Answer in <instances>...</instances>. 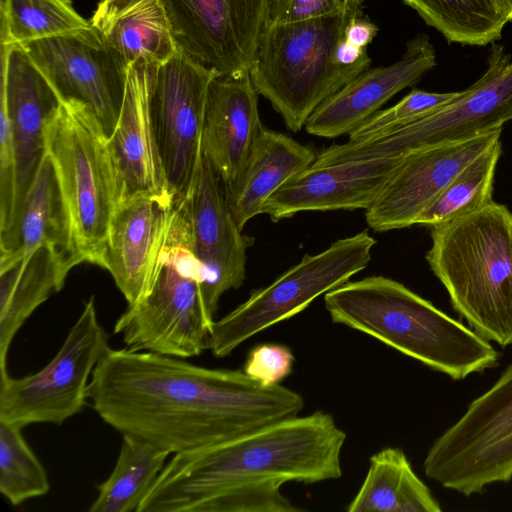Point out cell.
<instances>
[{
	"label": "cell",
	"instance_id": "obj_1",
	"mask_svg": "<svg viewBox=\"0 0 512 512\" xmlns=\"http://www.w3.org/2000/svg\"><path fill=\"white\" fill-rule=\"evenodd\" d=\"M88 398L122 435L170 454L230 441L298 416L305 405L299 393L264 386L241 370L110 347L93 370Z\"/></svg>",
	"mask_w": 512,
	"mask_h": 512
},
{
	"label": "cell",
	"instance_id": "obj_2",
	"mask_svg": "<svg viewBox=\"0 0 512 512\" xmlns=\"http://www.w3.org/2000/svg\"><path fill=\"white\" fill-rule=\"evenodd\" d=\"M345 440L333 415L318 410L230 441L176 453L137 512H205L215 497L242 485L338 479Z\"/></svg>",
	"mask_w": 512,
	"mask_h": 512
},
{
	"label": "cell",
	"instance_id": "obj_3",
	"mask_svg": "<svg viewBox=\"0 0 512 512\" xmlns=\"http://www.w3.org/2000/svg\"><path fill=\"white\" fill-rule=\"evenodd\" d=\"M334 323L365 333L454 380L498 365L488 340L402 283L384 276L348 281L324 295Z\"/></svg>",
	"mask_w": 512,
	"mask_h": 512
},
{
	"label": "cell",
	"instance_id": "obj_4",
	"mask_svg": "<svg viewBox=\"0 0 512 512\" xmlns=\"http://www.w3.org/2000/svg\"><path fill=\"white\" fill-rule=\"evenodd\" d=\"M426 260L451 305L484 339L512 345V213L493 200L430 226Z\"/></svg>",
	"mask_w": 512,
	"mask_h": 512
},
{
	"label": "cell",
	"instance_id": "obj_5",
	"mask_svg": "<svg viewBox=\"0 0 512 512\" xmlns=\"http://www.w3.org/2000/svg\"><path fill=\"white\" fill-rule=\"evenodd\" d=\"M351 18L344 11L292 23L267 20L249 74L290 131L304 128L321 103L370 67L368 55L353 65L335 59Z\"/></svg>",
	"mask_w": 512,
	"mask_h": 512
},
{
	"label": "cell",
	"instance_id": "obj_6",
	"mask_svg": "<svg viewBox=\"0 0 512 512\" xmlns=\"http://www.w3.org/2000/svg\"><path fill=\"white\" fill-rule=\"evenodd\" d=\"M214 317L201 291L200 266L191 249L187 203L177 210L164 261L150 292L128 305L114 325L126 348L176 358L210 349Z\"/></svg>",
	"mask_w": 512,
	"mask_h": 512
},
{
	"label": "cell",
	"instance_id": "obj_7",
	"mask_svg": "<svg viewBox=\"0 0 512 512\" xmlns=\"http://www.w3.org/2000/svg\"><path fill=\"white\" fill-rule=\"evenodd\" d=\"M47 153L68 208L76 251L99 266L118 205L107 139L87 113L61 103L46 125Z\"/></svg>",
	"mask_w": 512,
	"mask_h": 512
},
{
	"label": "cell",
	"instance_id": "obj_8",
	"mask_svg": "<svg viewBox=\"0 0 512 512\" xmlns=\"http://www.w3.org/2000/svg\"><path fill=\"white\" fill-rule=\"evenodd\" d=\"M487 64L477 81L437 111L385 135L332 145L317 154L313 165L393 157L503 128L512 120V57L494 42Z\"/></svg>",
	"mask_w": 512,
	"mask_h": 512
},
{
	"label": "cell",
	"instance_id": "obj_9",
	"mask_svg": "<svg viewBox=\"0 0 512 512\" xmlns=\"http://www.w3.org/2000/svg\"><path fill=\"white\" fill-rule=\"evenodd\" d=\"M376 240L367 230L339 239L327 249L304 255L269 285L218 321H214L210 350L230 355L243 342L307 308L316 298L348 282L372 258Z\"/></svg>",
	"mask_w": 512,
	"mask_h": 512
},
{
	"label": "cell",
	"instance_id": "obj_10",
	"mask_svg": "<svg viewBox=\"0 0 512 512\" xmlns=\"http://www.w3.org/2000/svg\"><path fill=\"white\" fill-rule=\"evenodd\" d=\"M423 469L428 478L465 496L512 479V363L434 441Z\"/></svg>",
	"mask_w": 512,
	"mask_h": 512
},
{
	"label": "cell",
	"instance_id": "obj_11",
	"mask_svg": "<svg viewBox=\"0 0 512 512\" xmlns=\"http://www.w3.org/2000/svg\"><path fill=\"white\" fill-rule=\"evenodd\" d=\"M108 348L92 296L45 367L17 379L8 372L0 374V421L20 428L35 423L61 425L80 413L93 370Z\"/></svg>",
	"mask_w": 512,
	"mask_h": 512
},
{
	"label": "cell",
	"instance_id": "obj_12",
	"mask_svg": "<svg viewBox=\"0 0 512 512\" xmlns=\"http://www.w3.org/2000/svg\"><path fill=\"white\" fill-rule=\"evenodd\" d=\"M21 45L61 103L90 115L108 140L121 114L129 64L92 26Z\"/></svg>",
	"mask_w": 512,
	"mask_h": 512
},
{
	"label": "cell",
	"instance_id": "obj_13",
	"mask_svg": "<svg viewBox=\"0 0 512 512\" xmlns=\"http://www.w3.org/2000/svg\"><path fill=\"white\" fill-rule=\"evenodd\" d=\"M218 76L178 48L152 66L151 123L170 191L187 198L202 163V133L208 91Z\"/></svg>",
	"mask_w": 512,
	"mask_h": 512
},
{
	"label": "cell",
	"instance_id": "obj_14",
	"mask_svg": "<svg viewBox=\"0 0 512 512\" xmlns=\"http://www.w3.org/2000/svg\"><path fill=\"white\" fill-rule=\"evenodd\" d=\"M177 47L218 76L249 73L269 0H161Z\"/></svg>",
	"mask_w": 512,
	"mask_h": 512
},
{
	"label": "cell",
	"instance_id": "obj_15",
	"mask_svg": "<svg viewBox=\"0 0 512 512\" xmlns=\"http://www.w3.org/2000/svg\"><path fill=\"white\" fill-rule=\"evenodd\" d=\"M182 200L173 194L147 195L117 205L99 266L109 271L128 305L150 292Z\"/></svg>",
	"mask_w": 512,
	"mask_h": 512
},
{
	"label": "cell",
	"instance_id": "obj_16",
	"mask_svg": "<svg viewBox=\"0 0 512 512\" xmlns=\"http://www.w3.org/2000/svg\"><path fill=\"white\" fill-rule=\"evenodd\" d=\"M220 178L203 157L187 200L191 249L201 272V291L214 317L221 296L240 288L246 277L247 249L254 239L242 233L220 188Z\"/></svg>",
	"mask_w": 512,
	"mask_h": 512
},
{
	"label": "cell",
	"instance_id": "obj_17",
	"mask_svg": "<svg viewBox=\"0 0 512 512\" xmlns=\"http://www.w3.org/2000/svg\"><path fill=\"white\" fill-rule=\"evenodd\" d=\"M1 106L9 116L17 168L16 220L8 242L0 246L8 255L26 196L47 154L46 125L61 101L21 44L1 43Z\"/></svg>",
	"mask_w": 512,
	"mask_h": 512
},
{
	"label": "cell",
	"instance_id": "obj_18",
	"mask_svg": "<svg viewBox=\"0 0 512 512\" xmlns=\"http://www.w3.org/2000/svg\"><path fill=\"white\" fill-rule=\"evenodd\" d=\"M502 130L403 154L377 199L365 210L367 225L376 232L415 225L419 214L457 174L500 140Z\"/></svg>",
	"mask_w": 512,
	"mask_h": 512
},
{
	"label": "cell",
	"instance_id": "obj_19",
	"mask_svg": "<svg viewBox=\"0 0 512 512\" xmlns=\"http://www.w3.org/2000/svg\"><path fill=\"white\" fill-rule=\"evenodd\" d=\"M403 154L325 166H310L282 185L263 214L273 222L304 211L367 210L377 199Z\"/></svg>",
	"mask_w": 512,
	"mask_h": 512
},
{
	"label": "cell",
	"instance_id": "obj_20",
	"mask_svg": "<svg viewBox=\"0 0 512 512\" xmlns=\"http://www.w3.org/2000/svg\"><path fill=\"white\" fill-rule=\"evenodd\" d=\"M436 65L428 35L409 40L399 60L368 68L321 103L305 124L307 133L324 138L351 134L395 94L417 83Z\"/></svg>",
	"mask_w": 512,
	"mask_h": 512
},
{
	"label": "cell",
	"instance_id": "obj_21",
	"mask_svg": "<svg viewBox=\"0 0 512 512\" xmlns=\"http://www.w3.org/2000/svg\"><path fill=\"white\" fill-rule=\"evenodd\" d=\"M152 66L143 62L129 66L121 114L107 140L118 204L140 196L173 194L167 184L150 118Z\"/></svg>",
	"mask_w": 512,
	"mask_h": 512
},
{
	"label": "cell",
	"instance_id": "obj_22",
	"mask_svg": "<svg viewBox=\"0 0 512 512\" xmlns=\"http://www.w3.org/2000/svg\"><path fill=\"white\" fill-rule=\"evenodd\" d=\"M261 127L258 92L250 74L216 76L208 91L202 156L224 186L239 176Z\"/></svg>",
	"mask_w": 512,
	"mask_h": 512
},
{
	"label": "cell",
	"instance_id": "obj_23",
	"mask_svg": "<svg viewBox=\"0 0 512 512\" xmlns=\"http://www.w3.org/2000/svg\"><path fill=\"white\" fill-rule=\"evenodd\" d=\"M317 154L290 136L262 125L236 180L224 186L226 205L238 228L263 214L267 200L288 180L309 168Z\"/></svg>",
	"mask_w": 512,
	"mask_h": 512
},
{
	"label": "cell",
	"instance_id": "obj_24",
	"mask_svg": "<svg viewBox=\"0 0 512 512\" xmlns=\"http://www.w3.org/2000/svg\"><path fill=\"white\" fill-rule=\"evenodd\" d=\"M91 26L130 65H160L178 51L161 0H100Z\"/></svg>",
	"mask_w": 512,
	"mask_h": 512
},
{
	"label": "cell",
	"instance_id": "obj_25",
	"mask_svg": "<svg viewBox=\"0 0 512 512\" xmlns=\"http://www.w3.org/2000/svg\"><path fill=\"white\" fill-rule=\"evenodd\" d=\"M40 247L58 254L71 270L82 263L74 244L66 201L54 163L46 154L26 196L11 252L0 265L17 259L27 261Z\"/></svg>",
	"mask_w": 512,
	"mask_h": 512
},
{
	"label": "cell",
	"instance_id": "obj_26",
	"mask_svg": "<svg viewBox=\"0 0 512 512\" xmlns=\"http://www.w3.org/2000/svg\"><path fill=\"white\" fill-rule=\"evenodd\" d=\"M70 269L48 247H40L27 261L0 265V374L6 373L10 345L29 316L52 292L61 290Z\"/></svg>",
	"mask_w": 512,
	"mask_h": 512
},
{
	"label": "cell",
	"instance_id": "obj_27",
	"mask_svg": "<svg viewBox=\"0 0 512 512\" xmlns=\"http://www.w3.org/2000/svg\"><path fill=\"white\" fill-rule=\"evenodd\" d=\"M348 512H440L438 501L416 475L400 448L386 447L369 459L359 491Z\"/></svg>",
	"mask_w": 512,
	"mask_h": 512
},
{
	"label": "cell",
	"instance_id": "obj_28",
	"mask_svg": "<svg viewBox=\"0 0 512 512\" xmlns=\"http://www.w3.org/2000/svg\"><path fill=\"white\" fill-rule=\"evenodd\" d=\"M122 445L110 476L98 485L90 512H132L165 467L169 452L132 435H122Z\"/></svg>",
	"mask_w": 512,
	"mask_h": 512
},
{
	"label": "cell",
	"instance_id": "obj_29",
	"mask_svg": "<svg viewBox=\"0 0 512 512\" xmlns=\"http://www.w3.org/2000/svg\"><path fill=\"white\" fill-rule=\"evenodd\" d=\"M449 43L485 46L508 23L494 0H402Z\"/></svg>",
	"mask_w": 512,
	"mask_h": 512
},
{
	"label": "cell",
	"instance_id": "obj_30",
	"mask_svg": "<svg viewBox=\"0 0 512 512\" xmlns=\"http://www.w3.org/2000/svg\"><path fill=\"white\" fill-rule=\"evenodd\" d=\"M90 27L71 0H1L4 44H26Z\"/></svg>",
	"mask_w": 512,
	"mask_h": 512
},
{
	"label": "cell",
	"instance_id": "obj_31",
	"mask_svg": "<svg viewBox=\"0 0 512 512\" xmlns=\"http://www.w3.org/2000/svg\"><path fill=\"white\" fill-rule=\"evenodd\" d=\"M502 152L498 140L478 155L419 214L415 224L433 226L492 201L493 181Z\"/></svg>",
	"mask_w": 512,
	"mask_h": 512
},
{
	"label": "cell",
	"instance_id": "obj_32",
	"mask_svg": "<svg viewBox=\"0 0 512 512\" xmlns=\"http://www.w3.org/2000/svg\"><path fill=\"white\" fill-rule=\"evenodd\" d=\"M21 430L0 421V492L15 506L44 496L50 489L47 472Z\"/></svg>",
	"mask_w": 512,
	"mask_h": 512
},
{
	"label": "cell",
	"instance_id": "obj_33",
	"mask_svg": "<svg viewBox=\"0 0 512 512\" xmlns=\"http://www.w3.org/2000/svg\"><path fill=\"white\" fill-rule=\"evenodd\" d=\"M458 95L459 91L440 93L413 89L394 106L370 116L348 135L349 140H367L396 131L437 111Z\"/></svg>",
	"mask_w": 512,
	"mask_h": 512
},
{
	"label": "cell",
	"instance_id": "obj_34",
	"mask_svg": "<svg viewBox=\"0 0 512 512\" xmlns=\"http://www.w3.org/2000/svg\"><path fill=\"white\" fill-rule=\"evenodd\" d=\"M295 357L289 347L277 343H264L248 354L244 372L264 386L279 384L293 370Z\"/></svg>",
	"mask_w": 512,
	"mask_h": 512
},
{
	"label": "cell",
	"instance_id": "obj_35",
	"mask_svg": "<svg viewBox=\"0 0 512 512\" xmlns=\"http://www.w3.org/2000/svg\"><path fill=\"white\" fill-rule=\"evenodd\" d=\"M345 0H269L268 21L292 23L344 12Z\"/></svg>",
	"mask_w": 512,
	"mask_h": 512
},
{
	"label": "cell",
	"instance_id": "obj_36",
	"mask_svg": "<svg viewBox=\"0 0 512 512\" xmlns=\"http://www.w3.org/2000/svg\"><path fill=\"white\" fill-rule=\"evenodd\" d=\"M379 28L361 15L350 19L344 31V38L350 43L366 47L373 41Z\"/></svg>",
	"mask_w": 512,
	"mask_h": 512
},
{
	"label": "cell",
	"instance_id": "obj_37",
	"mask_svg": "<svg viewBox=\"0 0 512 512\" xmlns=\"http://www.w3.org/2000/svg\"><path fill=\"white\" fill-rule=\"evenodd\" d=\"M367 55L366 47L356 46L343 38L337 45L335 59L341 65H353Z\"/></svg>",
	"mask_w": 512,
	"mask_h": 512
},
{
	"label": "cell",
	"instance_id": "obj_38",
	"mask_svg": "<svg viewBox=\"0 0 512 512\" xmlns=\"http://www.w3.org/2000/svg\"><path fill=\"white\" fill-rule=\"evenodd\" d=\"M365 0H345L344 11L351 17L362 15L361 7Z\"/></svg>",
	"mask_w": 512,
	"mask_h": 512
},
{
	"label": "cell",
	"instance_id": "obj_39",
	"mask_svg": "<svg viewBox=\"0 0 512 512\" xmlns=\"http://www.w3.org/2000/svg\"><path fill=\"white\" fill-rule=\"evenodd\" d=\"M507 22H512V0H494Z\"/></svg>",
	"mask_w": 512,
	"mask_h": 512
}]
</instances>
